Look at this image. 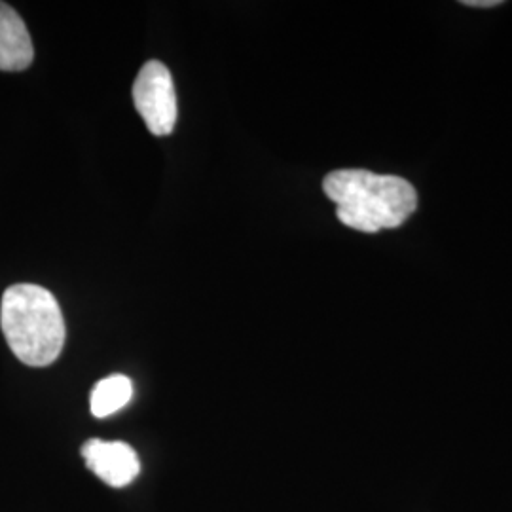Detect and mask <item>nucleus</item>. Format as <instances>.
Here are the masks:
<instances>
[{
	"instance_id": "nucleus-7",
	"label": "nucleus",
	"mask_w": 512,
	"mask_h": 512,
	"mask_svg": "<svg viewBox=\"0 0 512 512\" xmlns=\"http://www.w3.org/2000/svg\"><path fill=\"white\" fill-rule=\"evenodd\" d=\"M463 4L469 8H495L501 4V0H463Z\"/></svg>"
},
{
	"instance_id": "nucleus-1",
	"label": "nucleus",
	"mask_w": 512,
	"mask_h": 512,
	"mask_svg": "<svg viewBox=\"0 0 512 512\" xmlns=\"http://www.w3.org/2000/svg\"><path fill=\"white\" fill-rule=\"evenodd\" d=\"M323 190L336 203L340 222L365 234L403 226L418 207V194L406 179L365 169L332 171L323 181Z\"/></svg>"
},
{
	"instance_id": "nucleus-5",
	"label": "nucleus",
	"mask_w": 512,
	"mask_h": 512,
	"mask_svg": "<svg viewBox=\"0 0 512 512\" xmlns=\"http://www.w3.org/2000/svg\"><path fill=\"white\" fill-rule=\"evenodd\" d=\"M33 59L35 48L25 21L10 4L0 2V71H25Z\"/></svg>"
},
{
	"instance_id": "nucleus-4",
	"label": "nucleus",
	"mask_w": 512,
	"mask_h": 512,
	"mask_svg": "<svg viewBox=\"0 0 512 512\" xmlns=\"http://www.w3.org/2000/svg\"><path fill=\"white\" fill-rule=\"evenodd\" d=\"M88 467L112 488H124L141 473V461L126 442L92 439L82 446Z\"/></svg>"
},
{
	"instance_id": "nucleus-2",
	"label": "nucleus",
	"mask_w": 512,
	"mask_h": 512,
	"mask_svg": "<svg viewBox=\"0 0 512 512\" xmlns=\"http://www.w3.org/2000/svg\"><path fill=\"white\" fill-rule=\"evenodd\" d=\"M0 327L23 365L48 366L65 346V319L54 294L33 283H18L2 294Z\"/></svg>"
},
{
	"instance_id": "nucleus-6",
	"label": "nucleus",
	"mask_w": 512,
	"mask_h": 512,
	"mask_svg": "<svg viewBox=\"0 0 512 512\" xmlns=\"http://www.w3.org/2000/svg\"><path fill=\"white\" fill-rule=\"evenodd\" d=\"M133 397V382L124 374H114L93 387L90 408L95 418L103 420L122 410Z\"/></svg>"
},
{
	"instance_id": "nucleus-3",
	"label": "nucleus",
	"mask_w": 512,
	"mask_h": 512,
	"mask_svg": "<svg viewBox=\"0 0 512 512\" xmlns=\"http://www.w3.org/2000/svg\"><path fill=\"white\" fill-rule=\"evenodd\" d=\"M133 103L152 135L164 137L177 124V92L173 76L162 61H148L135 78Z\"/></svg>"
}]
</instances>
